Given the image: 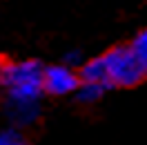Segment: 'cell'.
<instances>
[{"instance_id":"obj_1","label":"cell","mask_w":147,"mask_h":145,"mask_svg":"<svg viewBox=\"0 0 147 145\" xmlns=\"http://www.w3.org/2000/svg\"><path fill=\"white\" fill-rule=\"evenodd\" d=\"M45 67L38 60H16L2 67L0 85L7 96V116L16 127H27L40 116V96L45 94Z\"/></svg>"},{"instance_id":"obj_2","label":"cell","mask_w":147,"mask_h":145,"mask_svg":"<svg viewBox=\"0 0 147 145\" xmlns=\"http://www.w3.org/2000/svg\"><path fill=\"white\" fill-rule=\"evenodd\" d=\"M100 58L105 63L109 87H131L145 76L131 47H114L109 51H105Z\"/></svg>"},{"instance_id":"obj_3","label":"cell","mask_w":147,"mask_h":145,"mask_svg":"<svg viewBox=\"0 0 147 145\" xmlns=\"http://www.w3.org/2000/svg\"><path fill=\"white\" fill-rule=\"evenodd\" d=\"M45 94L51 96H67L80 87V76L74 72V67L69 65H51L45 67Z\"/></svg>"},{"instance_id":"obj_4","label":"cell","mask_w":147,"mask_h":145,"mask_svg":"<svg viewBox=\"0 0 147 145\" xmlns=\"http://www.w3.org/2000/svg\"><path fill=\"white\" fill-rule=\"evenodd\" d=\"M78 76H80V81H83V83H94V85H100V87H105V89L109 87L107 72H105V63H102L100 56H98V58H94V60L83 63Z\"/></svg>"},{"instance_id":"obj_5","label":"cell","mask_w":147,"mask_h":145,"mask_svg":"<svg viewBox=\"0 0 147 145\" xmlns=\"http://www.w3.org/2000/svg\"><path fill=\"white\" fill-rule=\"evenodd\" d=\"M102 91H105V87H100V85L80 81V87L76 89V98L80 100V103H85V105H94V103L102 96Z\"/></svg>"},{"instance_id":"obj_6","label":"cell","mask_w":147,"mask_h":145,"mask_svg":"<svg viewBox=\"0 0 147 145\" xmlns=\"http://www.w3.org/2000/svg\"><path fill=\"white\" fill-rule=\"evenodd\" d=\"M129 47H131V51L136 56V60H138V65H140L143 74L147 76V29H143V31L131 40Z\"/></svg>"},{"instance_id":"obj_7","label":"cell","mask_w":147,"mask_h":145,"mask_svg":"<svg viewBox=\"0 0 147 145\" xmlns=\"http://www.w3.org/2000/svg\"><path fill=\"white\" fill-rule=\"evenodd\" d=\"M0 145H29V141L18 129H2L0 132Z\"/></svg>"},{"instance_id":"obj_8","label":"cell","mask_w":147,"mask_h":145,"mask_svg":"<svg viewBox=\"0 0 147 145\" xmlns=\"http://www.w3.org/2000/svg\"><path fill=\"white\" fill-rule=\"evenodd\" d=\"M76 63H80V54H78V51H69V54L65 56V65L74 67Z\"/></svg>"},{"instance_id":"obj_9","label":"cell","mask_w":147,"mask_h":145,"mask_svg":"<svg viewBox=\"0 0 147 145\" xmlns=\"http://www.w3.org/2000/svg\"><path fill=\"white\" fill-rule=\"evenodd\" d=\"M2 67H5V63H0V76H2Z\"/></svg>"}]
</instances>
